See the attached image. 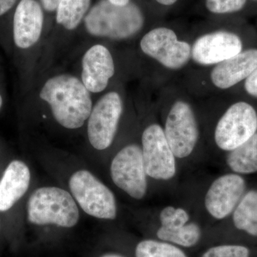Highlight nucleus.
I'll use <instances>...</instances> for the list:
<instances>
[{"label":"nucleus","instance_id":"18","mask_svg":"<svg viewBox=\"0 0 257 257\" xmlns=\"http://www.w3.org/2000/svg\"><path fill=\"white\" fill-rule=\"evenodd\" d=\"M233 222L238 229L257 236V190L243 196L234 210Z\"/></svg>","mask_w":257,"mask_h":257},{"label":"nucleus","instance_id":"1","mask_svg":"<svg viewBox=\"0 0 257 257\" xmlns=\"http://www.w3.org/2000/svg\"><path fill=\"white\" fill-rule=\"evenodd\" d=\"M40 96L50 104L56 121L67 128L82 126L92 111L89 91L78 78L69 74L48 79Z\"/></svg>","mask_w":257,"mask_h":257},{"label":"nucleus","instance_id":"17","mask_svg":"<svg viewBox=\"0 0 257 257\" xmlns=\"http://www.w3.org/2000/svg\"><path fill=\"white\" fill-rule=\"evenodd\" d=\"M226 163L235 173L249 175L257 172V133L230 151Z\"/></svg>","mask_w":257,"mask_h":257},{"label":"nucleus","instance_id":"24","mask_svg":"<svg viewBox=\"0 0 257 257\" xmlns=\"http://www.w3.org/2000/svg\"><path fill=\"white\" fill-rule=\"evenodd\" d=\"M244 87L248 94L257 97V68L245 81Z\"/></svg>","mask_w":257,"mask_h":257},{"label":"nucleus","instance_id":"28","mask_svg":"<svg viewBox=\"0 0 257 257\" xmlns=\"http://www.w3.org/2000/svg\"><path fill=\"white\" fill-rule=\"evenodd\" d=\"M157 3L163 5H172L175 4L177 0H156Z\"/></svg>","mask_w":257,"mask_h":257},{"label":"nucleus","instance_id":"4","mask_svg":"<svg viewBox=\"0 0 257 257\" xmlns=\"http://www.w3.org/2000/svg\"><path fill=\"white\" fill-rule=\"evenodd\" d=\"M69 185L74 199L89 215L103 219L116 218L114 194L90 172H75L69 179Z\"/></svg>","mask_w":257,"mask_h":257},{"label":"nucleus","instance_id":"29","mask_svg":"<svg viewBox=\"0 0 257 257\" xmlns=\"http://www.w3.org/2000/svg\"><path fill=\"white\" fill-rule=\"evenodd\" d=\"M101 257H124L121 255L117 254V253H106V254L103 255Z\"/></svg>","mask_w":257,"mask_h":257},{"label":"nucleus","instance_id":"6","mask_svg":"<svg viewBox=\"0 0 257 257\" xmlns=\"http://www.w3.org/2000/svg\"><path fill=\"white\" fill-rule=\"evenodd\" d=\"M113 182L130 197L142 199L147 191V173L144 165L143 150L138 145L125 147L111 164Z\"/></svg>","mask_w":257,"mask_h":257},{"label":"nucleus","instance_id":"19","mask_svg":"<svg viewBox=\"0 0 257 257\" xmlns=\"http://www.w3.org/2000/svg\"><path fill=\"white\" fill-rule=\"evenodd\" d=\"M91 0H62L57 9V23L68 30L77 28L89 10Z\"/></svg>","mask_w":257,"mask_h":257},{"label":"nucleus","instance_id":"12","mask_svg":"<svg viewBox=\"0 0 257 257\" xmlns=\"http://www.w3.org/2000/svg\"><path fill=\"white\" fill-rule=\"evenodd\" d=\"M242 51V42L231 32L218 31L198 38L192 49V58L202 65L219 64Z\"/></svg>","mask_w":257,"mask_h":257},{"label":"nucleus","instance_id":"10","mask_svg":"<svg viewBox=\"0 0 257 257\" xmlns=\"http://www.w3.org/2000/svg\"><path fill=\"white\" fill-rule=\"evenodd\" d=\"M140 47L144 53L169 69L182 68L192 55L189 44L179 41L175 32L166 28L149 32L142 39Z\"/></svg>","mask_w":257,"mask_h":257},{"label":"nucleus","instance_id":"22","mask_svg":"<svg viewBox=\"0 0 257 257\" xmlns=\"http://www.w3.org/2000/svg\"><path fill=\"white\" fill-rule=\"evenodd\" d=\"M246 0H206L208 10L214 14H227L242 9Z\"/></svg>","mask_w":257,"mask_h":257},{"label":"nucleus","instance_id":"8","mask_svg":"<svg viewBox=\"0 0 257 257\" xmlns=\"http://www.w3.org/2000/svg\"><path fill=\"white\" fill-rule=\"evenodd\" d=\"M165 135L176 157L185 158L192 154L199 138V130L192 107L183 101H176L165 123Z\"/></svg>","mask_w":257,"mask_h":257},{"label":"nucleus","instance_id":"14","mask_svg":"<svg viewBox=\"0 0 257 257\" xmlns=\"http://www.w3.org/2000/svg\"><path fill=\"white\" fill-rule=\"evenodd\" d=\"M44 14L35 0H21L14 16V41L21 49L33 46L40 40L43 27Z\"/></svg>","mask_w":257,"mask_h":257},{"label":"nucleus","instance_id":"20","mask_svg":"<svg viewBox=\"0 0 257 257\" xmlns=\"http://www.w3.org/2000/svg\"><path fill=\"white\" fill-rule=\"evenodd\" d=\"M159 239L176 243L184 247H192L197 244L201 237L199 225L192 222L175 229L160 228L157 231Z\"/></svg>","mask_w":257,"mask_h":257},{"label":"nucleus","instance_id":"27","mask_svg":"<svg viewBox=\"0 0 257 257\" xmlns=\"http://www.w3.org/2000/svg\"><path fill=\"white\" fill-rule=\"evenodd\" d=\"M111 3L119 6H124L130 3V0H109Z\"/></svg>","mask_w":257,"mask_h":257},{"label":"nucleus","instance_id":"30","mask_svg":"<svg viewBox=\"0 0 257 257\" xmlns=\"http://www.w3.org/2000/svg\"><path fill=\"white\" fill-rule=\"evenodd\" d=\"M2 105H3V98L0 95V108H1Z\"/></svg>","mask_w":257,"mask_h":257},{"label":"nucleus","instance_id":"21","mask_svg":"<svg viewBox=\"0 0 257 257\" xmlns=\"http://www.w3.org/2000/svg\"><path fill=\"white\" fill-rule=\"evenodd\" d=\"M136 257H187L177 246L155 240H144L135 250Z\"/></svg>","mask_w":257,"mask_h":257},{"label":"nucleus","instance_id":"7","mask_svg":"<svg viewBox=\"0 0 257 257\" xmlns=\"http://www.w3.org/2000/svg\"><path fill=\"white\" fill-rule=\"evenodd\" d=\"M122 113V101L118 93L103 96L92 108L88 120L89 143L97 150L108 148L114 140Z\"/></svg>","mask_w":257,"mask_h":257},{"label":"nucleus","instance_id":"13","mask_svg":"<svg viewBox=\"0 0 257 257\" xmlns=\"http://www.w3.org/2000/svg\"><path fill=\"white\" fill-rule=\"evenodd\" d=\"M114 72L112 56L103 45H94L83 57L82 82L89 92L104 90Z\"/></svg>","mask_w":257,"mask_h":257},{"label":"nucleus","instance_id":"26","mask_svg":"<svg viewBox=\"0 0 257 257\" xmlns=\"http://www.w3.org/2000/svg\"><path fill=\"white\" fill-rule=\"evenodd\" d=\"M16 2L17 0H0V16L9 11Z\"/></svg>","mask_w":257,"mask_h":257},{"label":"nucleus","instance_id":"5","mask_svg":"<svg viewBox=\"0 0 257 257\" xmlns=\"http://www.w3.org/2000/svg\"><path fill=\"white\" fill-rule=\"evenodd\" d=\"M257 133V113L244 101L232 104L217 123L214 133L216 145L224 151H231Z\"/></svg>","mask_w":257,"mask_h":257},{"label":"nucleus","instance_id":"2","mask_svg":"<svg viewBox=\"0 0 257 257\" xmlns=\"http://www.w3.org/2000/svg\"><path fill=\"white\" fill-rule=\"evenodd\" d=\"M145 18L138 5L130 2L124 6L99 0L84 19L86 29L90 35L107 38L126 39L143 28Z\"/></svg>","mask_w":257,"mask_h":257},{"label":"nucleus","instance_id":"11","mask_svg":"<svg viewBox=\"0 0 257 257\" xmlns=\"http://www.w3.org/2000/svg\"><path fill=\"white\" fill-rule=\"evenodd\" d=\"M246 190V182L241 176L227 174L221 176L211 184L206 194L204 204L214 219H224L239 204Z\"/></svg>","mask_w":257,"mask_h":257},{"label":"nucleus","instance_id":"9","mask_svg":"<svg viewBox=\"0 0 257 257\" xmlns=\"http://www.w3.org/2000/svg\"><path fill=\"white\" fill-rule=\"evenodd\" d=\"M143 156L147 175L157 180H169L176 174L175 156L160 125L147 126L143 134Z\"/></svg>","mask_w":257,"mask_h":257},{"label":"nucleus","instance_id":"3","mask_svg":"<svg viewBox=\"0 0 257 257\" xmlns=\"http://www.w3.org/2000/svg\"><path fill=\"white\" fill-rule=\"evenodd\" d=\"M29 221L34 224L72 227L79 220V209L71 194L58 187H42L28 203Z\"/></svg>","mask_w":257,"mask_h":257},{"label":"nucleus","instance_id":"23","mask_svg":"<svg viewBox=\"0 0 257 257\" xmlns=\"http://www.w3.org/2000/svg\"><path fill=\"white\" fill-rule=\"evenodd\" d=\"M202 257H249V250L240 245H221L209 248Z\"/></svg>","mask_w":257,"mask_h":257},{"label":"nucleus","instance_id":"15","mask_svg":"<svg viewBox=\"0 0 257 257\" xmlns=\"http://www.w3.org/2000/svg\"><path fill=\"white\" fill-rule=\"evenodd\" d=\"M257 68V50L241 51L238 55L217 64L211 73L213 84L228 89L247 79Z\"/></svg>","mask_w":257,"mask_h":257},{"label":"nucleus","instance_id":"16","mask_svg":"<svg viewBox=\"0 0 257 257\" xmlns=\"http://www.w3.org/2000/svg\"><path fill=\"white\" fill-rule=\"evenodd\" d=\"M30 172L21 161L8 165L0 181V211L9 210L26 193L30 186Z\"/></svg>","mask_w":257,"mask_h":257},{"label":"nucleus","instance_id":"25","mask_svg":"<svg viewBox=\"0 0 257 257\" xmlns=\"http://www.w3.org/2000/svg\"><path fill=\"white\" fill-rule=\"evenodd\" d=\"M62 0H41L42 6L47 11L53 12L57 9Z\"/></svg>","mask_w":257,"mask_h":257}]
</instances>
